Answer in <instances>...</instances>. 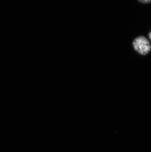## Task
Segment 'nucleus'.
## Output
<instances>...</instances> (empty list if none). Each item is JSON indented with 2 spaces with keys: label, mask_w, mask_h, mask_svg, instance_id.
Instances as JSON below:
<instances>
[{
  "label": "nucleus",
  "mask_w": 151,
  "mask_h": 152,
  "mask_svg": "<svg viewBox=\"0 0 151 152\" xmlns=\"http://www.w3.org/2000/svg\"><path fill=\"white\" fill-rule=\"evenodd\" d=\"M133 45L134 50L142 55L148 54L151 50L150 42L144 36L136 37L133 41Z\"/></svg>",
  "instance_id": "nucleus-1"
},
{
  "label": "nucleus",
  "mask_w": 151,
  "mask_h": 152,
  "mask_svg": "<svg viewBox=\"0 0 151 152\" xmlns=\"http://www.w3.org/2000/svg\"><path fill=\"white\" fill-rule=\"evenodd\" d=\"M138 1L140 3L143 4H148L151 3V0H138Z\"/></svg>",
  "instance_id": "nucleus-2"
},
{
  "label": "nucleus",
  "mask_w": 151,
  "mask_h": 152,
  "mask_svg": "<svg viewBox=\"0 0 151 152\" xmlns=\"http://www.w3.org/2000/svg\"><path fill=\"white\" fill-rule=\"evenodd\" d=\"M149 37L150 39V40H151V32H150V33L149 34Z\"/></svg>",
  "instance_id": "nucleus-3"
}]
</instances>
